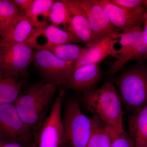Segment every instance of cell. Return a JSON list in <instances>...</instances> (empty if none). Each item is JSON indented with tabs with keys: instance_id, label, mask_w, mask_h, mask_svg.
I'll list each match as a JSON object with an SVG mask.
<instances>
[{
	"instance_id": "1",
	"label": "cell",
	"mask_w": 147,
	"mask_h": 147,
	"mask_svg": "<svg viewBox=\"0 0 147 147\" xmlns=\"http://www.w3.org/2000/svg\"><path fill=\"white\" fill-rule=\"evenodd\" d=\"M80 101L93 117L105 125L114 137L125 131L121 99L112 81L97 89L83 93Z\"/></svg>"
},
{
	"instance_id": "2",
	"label": "cell",
	"mask_w": 147,
	"mask_h": 147,
	"mask_svg": "<svg viewBox=\"0 0 147 147\" xmlns=\"http://www.w3.org/2000/svg\"><path fill=\"white\" fill-rule=\"evenodd\" d=\"M57 87L41 81L22 92L14 103L18 115L31 130L37 144Z\"/></svg>"
},
{
	"instance_id": "3",
	"label": "cell",
	"mask_w": 147,
	"mask_h": 147,
	"mask_svg": "<svg viewBox=\"0 0 147 147\" xmlns=\"http://www.w3.org/2000/svg\"><path fill=\"white\" fill-rule=\"evenodd\" d=\"M62 123L59 147H86L92 134V121L82 112L77 99H71L67 103Z\"/></svg>"
},
{
	"instance_id": "4",
	"label": "cell",
	"mask_w": 147,
	"mask_h": 147,
	"mask_svg": "<svg viewBox=\"0 0 147 147\" xmlns=\"http://www.w3.org/2000/svg\"><path fill=\"white\" fill-rule=\"evenodd\" d=\"M120 30L121 32L115 30L112 34L115 43L118 44L119 47L111 50L110 56L117 60L108 71L110 76H114L128 61L147 58V45L143 39L141 26Z\"/></svg>"
},
{
	"instance_id": "5",
	"label": "cell",
	"mask_w": 147,
	"mask_h": 147,
	"mask_svg": "<svg viewBox=\"0 0 147 147\" xmlns=\"http://www.w3.org/2000/svg\"><path fill=\"white\" fill-rule=\"evenodd\" d=\"M122 101L133 113L147 105V71L134 68L125 71L114 80Z\"/></svg>"
},
{
	"instance_id": "6",
	"label": "cell",
	"mask_w": 147,
	"mask_h": 147,
	"mask_svg": "<svg viewBox=\"0 0 147 147\" xmlns=\"http://www.w3.org/2000/svg\"><path fill=\"white\" fill-rule=\"evenodd\" d=\"M0 137L5 142L36 147L30 129L18 115L14 103L0 105Z\"/></svg>"
},
{
	"instance_id": "7",
	"label": "cell",
	"mask_w": 147,
	"mask_h": 147,
	"mask_svg": "<svg viewBox=\"0 0 147 147\" xmlns=\"http://www.w3.org/2000/svg\"><path fill=\"white\" fill-rule=\"evenodd\" d=\"M32 63L42 81L59 87L74 71L72 62L61 59L49 51L33 49Z\"/></svg>"
},
{
	"instance_id": "8",
	"label": "cell",
	"mask_w": 147,
	"mask_h": 147,
	"mask_svg": "<svg viewBox=\"0 0 147 147\" xmlns=\"http://www.w3.org/2000/svg\"><path fill=\"white\" fill-rule=\"evenodd\" d=\"M33 49L25 43L0 47V71L24 79L32 62Z\"/></svg>"
},
{
	"instance_id": "9",
	"label": "cell",
	"mask_w": 147,
	"mask_h": 147,
	"mask_svg": "<svg viewBox=\"0 0 147 147\" xmlns=\"http://www.w3.org/2000/svg\"><path fill=\"white\" fill-rule=\"evenodd\" d=\"M65 92L60 91L40 133L38 147H59L63 132L62 105Z\"/></svg>"
},
{
	"instance_id": "10",
	"label": "cell",
	"mask_w": 147,
	"mask_h": 147,
	"mask_svg": "<svg viewBox=\"0 0 147 147\" xmlns=\"http://www.w3.org/2000/svg\"><path fill=\"white\" fill-rule=\"evenodd\" d=\"M86 14L94 42L102 40L115 30L107 12L94 0H76Z\"/></svg>"
},
{
	"instance_id": "11",
	"label": "cell",
	"mask_w": 147,
	"mask_h": 147,
	"mask_svg": "<svg viewBox=\"0 0 147 147\" xmlns=\"http://www.w3.org/2000/svg\"><path fill=\"white\" fill-rule=\"evenodd\" d=\"M107 12L111 22L121 30H128L141 26L145 9L144 6L136 8H122L113 4L110 0H94Z\"/></svg>"
},
{
	"instance_id": "12",
	"label": "cell",
	"mask_w": 147,
	"mask_h": 147,
	"mask_svg": "<svg viewBox=\"0 0 147 147\" xmlns=\"http://www.w3.org/2000/svg\"><path fill=\"white\" fill-rule=\"evenodd\" d=\"M102 70L98 63L89 64L75 69L73 73L59 87V90L65 92L71 90L86 92L95 89L100 81Z\"/></svg>"
},
{
	"instance_id": "13",
	"label": "cell",
	"mask_w": 147,
	"mask_h": 147,
	"mask_svg": "<svg viewBox=\"0 0 147 147\" xmlns=\"http://www.w3.org/2000/svg\"><path fill=\"white\" fill-rule=\"evenodd\" d=\"M69 14L68 30L73 33L87 46H90L94 42L92 37L89 23L85 13L76 0H64Z\"/></svg>"
},
{
	"instance_id": "14",
	"label": "cell",
	"mask_w": 147,
	"mask_h": 147,
	"mask_svg": "<svg viewBox=\"0 0 147 147\" xmlns=\"http://www.w3.org/2000/svg\"><path fill=\"white\" fill-rule=\"evenodd\" d=\"M34 29L26 14L19 12L0 37V47L24 43L30 36Z\"/></svg>"
},
{
	"instance_id": "15",
	"label": "cell",
	"mask_w": 147,
	"mask_h": 147,
	"mask_svg": "<svg viewBox=\"0 0 147 147\" xmlns=\"http://www.w3.org/2000/svg\"><path fill=\"white\" fill-rule=\"evenodd\" d=\"M112 34L102 40L94 42L90 46H86V49L84 54L79 59L73 62L74 70L86 65L98 64L110 55L113 38Z\"/></svg>"
},
{
	"instance_id": "16",
	"label": "cell",
	"mask_w": 147,
	"mask_h": 147,
	"mask_svg": "<svg viewBox=\"0 0 147 147\" xmlns=\"http://www.w3.org/2000/svg\"><path fill=\"white\" fill-rule=\"evenodd\" d=\"M128 126L135 147H147V105L129 117Z\"/></svg>"
},
{
	"instance_id": "17",
	"label": "cell",
	"mask_w": 147,
	"mask_h": 147,
	"mask_svg": "<svg viewBox=\"0 0 147 147\" xmlns=\"http://www.w3.org/2000/svg\"><path fill=\"white\" fill-rule=\"evenodd\" d=\"M42 35L45 37L47 41L46 43L42 45H61L73 42H82L71 32L60 28L51 24H47L39 28H34L30 36Z\"/></svg>"
},
{
	"instance_id": "18",
	"label": "cell",
	"mask_w": 147,
	"mask_h": 147,
	"mask_svg": "<svg viewBox=\"0 0 147 147\" xmlns=\"http://www.w3.org/2000/svg\"><path fill=\"white\" fill-rule=\"evenodd\" d=\"M33 49L44 50L49 51L55 56L66 61L74 62L79 59L86 51V47L73 43L61 45L44 44L39 45L33 43H26Z\"/></svg>"
},
{
	"instance_id": "19",
	"label": "cell",
	"mask_w": 147,
	"mask_h": 147,
	"mask_svg": "<svg viewBox=\"0 0 147 147\" xmlns=\"http://www.w3.org/2000/svg\"><path fill=\"white\" fill-rule=\"evenodd\" d=\"M23 79L0 72V105L14 103L22 92Z\"/></svg>"
},
{
	"instance_id": "20",
	"label": "cell",
	"mask_w": 147,
	"mask_h": 147,
	"mask_svg": "<svg viewBox=\"0 0 147 147\" xmlns=\"http://www.w3.org/2000/svg\"><path fill=\"white\" fill-rule=\"evenodd\" d=\"M55 1V0H33L25 14L34 28L47 24L51 7Z\"/></svg>"
},
{
	"instance_id": "21",
	"label": "cell",
	"mask_w": 147,
	"mask_h": 147,
	"mask_svg": "<svg viewBox=\"0 0 147 147\" xmlns=\"http://www.w3.org/2000/svg\"><path fill=\"white\" fill-rule=\"evenodd\" d=\"M92 134L86 147H111L114 135L97 118L92 117Z\"/></svg>"
},
{
	"instance_id": "22",
	"label": "cell",
	"mask_w": 147,
	"mask_h": 147,
	"mask_svg": "<svg viewBox=\"0 0 147 147\" xmlns=\"http://www.w3.org/2000/svg\"><path fill=\"white\" fill-rule=\"evenodd\" d=\"M19 13L13 0H0V37Z\"/></svg>"
},
{
	"instance_id": "23",
	"label": "cell",
	"mask_w": 147,
	"mask_h": 147,
	"mask_svg": "<svg viewBox=\"0 0 147 147\" xmlns=\"http://www.w3.org/2000/svg\"><path fill=\"white\" fill-rule=\"evenodd\" d=\"M51 25L59 28L60 26L65 27L68 30L69 14L68 9L64 0L55 1L51 7L49 16Z\"/></svg>"
},
{
	"instance_id": "24",
	"label": "cell",
	"mask_w": 147,
	"mask_h": 147,
	"mask_svg": "<svg viewBox=\"0 0 147 147\" xmlns=\"http://www.w3.org/2000/svg\"><path fill=\"white\" fill-rule=\"evenodd\" d=\"M111 147H135L132 139L125 131L113 139Z\"/></svg>"
},
{
	"instance_id": "25",
	"label": "cell",
	"mask_w": 147,
	"mask_h": 147,
	"mask_svg": "<svg viewBox=\"0 0 147 147\" xmlns=\"http://www.w3.org/2000/svg\"><path fill=\"white\" fill-rule=\"evenodd\" d=\"M111 2L122 8L132 9L143 5V0H110Z\"/></svg>"
},
{
	"instance_id": "26",
	"label": "cell",
	"mask_w": 147,
	"mask_h": 147,
	"mask_svg": "<svg viewBox=\"0 0 147 147\" xmlns=\"http://www.w3.org/2000/svg\"><path fill=\"white\" fill-rule=\"evenodd\" d=\"M19 12L25 14L32 2L33 0H13Z\"/></svg>"
},
{
	"instance_id": "27",
	"label": "cell",
	"mask_w": 147,
	"mask_h": 147,
	"mask_svg": "<svg viewBox=\"0 0 147 147\" xmlns=\"http://www.w3.org/2000/svg\"><path fill=\"white\" fill-rule=\"evenodd\" d=\"M0 147H30L27 145L15 142L2 141Z\"/></svg>"
},
{
	"instance_id": "28",
	"label": "cell",
	"mask_w": 147,
	"mask_h": 147,
	"mask_svg": "<svg viewBox=\"0 0 147 147\" xmlns=\"http://www.w3.org/2000/svg\"><path fill=\"white\" fill-rule=\"evenodd\" d=\"M144 28L143 29V39L144 42L147 45V11H145L143 18Z\"/></svg>"
},
{
	"instance_id": "29",
	"label": "cell",
	"mask_w": 147,
	"mask_h": 147,
	"mask_svg": "<svg viewBox=\"0 0 147 147\" xmlns=\"http://www.w3.org/2000/svg\"><path fill=\"white\" fill-rule=\"evenodd\" d=\"M143 5L144 7L145 11H147V0H143Z\"/></svg>"
},
{
	"instance_id": "30",
	"label": "cell",
	"mask_w": 147,
	"mask_h": 147,
	"mask_svg": "<svg viewBox=\"0 0 147 147\" xmlns=\"http://www.w3.org/2000/svg\"><path fill=\"white\" fill-rule=\"evenodd\" d=\"M2 140L1 139V137H0V146H1V144L2 142Z\"/></svg>"
},
{
	"instance_id": "31",
	"label": "cell",
	"mask_w": 147,
	"mask_h": 147,
	"mask_svg": "<svg viewBox=\"0 0 147 147\" xmlns=\"http://www.w3.org/2000/svg\"><path fill=\"white\" fill-rule=\"evenodd\" d=\"M1 71H0V72H1Z\"/></svg>"
}]
</instances>
